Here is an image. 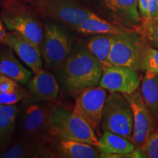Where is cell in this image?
I'll return each mask as SVG.
<instances>
[{"instance_id":"obj_1","label":"cell","mask_w":158,"mask_h":158,"mask_svg":"<svg viewBox=\"0 0 158 158\" xmlns=\"http://www.w3.org/2000/svg\"><path fill=\"white\" fill-rule=\"evenodd\" d=\"M103 68L87 48L78 44L73 47L64 63L63 78L72 93L94 87L100 82Z\"/></svg>"},{"instance_id":"obj_2","label":"cell","mask_w":158,"mask_h":158,"mask_svg":"<svg viewBox=\"0 0 158 158\" xmlns=\"http://www.w3.org/2000/svg\"><path fill=\"white\" fill-rule=\"evenodd\" d=\"M48 133L51 138L68 139L89 143L98 147L99 140L93 128L75 110L54 106L48 122Z\"/></svg>"},{"instance_id":"obj_3","label":"cell","mask_w":158,"mask_h":158,"mask_svg":"<svg viewBox=\"0 0 158 158\" xmlns=\"http://www.w3.org/2000/svg\"><path fill=\"white\" fill-rule=\"evenodd\" d=\"M102 129L130 139L133 132V115L124 94L110 92L106 98L102 118Z\"/></svg>"},{"instance_id":"obj_4","label":"cell","mask_w":158,"mask_h":158,"mask_svg":"<svg viewBox=\"0 0 158 158\" xmlns=\"http://www.w3.org/2000/svg\"><path fill=\"white\" fill-rule=\"evenodd\" d=\"M45 15L59 20L69 27L78 26L94 13L76 0H29Z\"/></svg>"},{"instance_id":"obj_5","label":"cell","mask_w":158,"mask_h":158,"mask_svg":"<svg viewBox=\"0 0 158 158\" xmlns=\"http://www.w3.org/2000/svg\"><path fill=\"white\" fill-rule=\"evenodd\" d=\"M143 43V39L135 30L116 35L109 54L110 64L139 70Z\"/></svg>"},{"instance_id":"obj_6","label":"cell","mask_w":158,"mask_h":158,"mask_svg":"<svg viewBox=\"0 0 158 158\" xmlns=\"http://www.w3.org/2000/svg\"><path fill=\"white\" fill-rule=\"evenodd\" d=\"M7 28L15 31L40 46L43 40V30L40 23L33 14L17 4H10L2 14Z\"/></svg>"},{"instance_id":"obj_7","label":"cell","mask_w":158,"mask_h":158,"mask_svg":"<svg viewBox=\"0 0 158 158\" xmlns=\"http://www.w3.org/2000/svg\"><path fill=\"white\" fill-rule=\"evenodd\" d=\"M107 94L104 88L94 86L79 92L75 101L74 110L99 133Z\"/></svg>"},{"instance_id":"obj_8","label":"cell","mask_w":158,"mask_h":158,"mask_svg":"<svg viewBox=\"0 0 158 158\" xmlns=\"http://www.w3.org/2000/svg\"><path fill=\"white\" fill-rule=\"evenodd\" d=\"M123 94L130 103L133 115V132L130 141L139 148L152 133L157 122L139 91L130 94Z\"/></svg>"},{"instance_id":"obj_9","label":"cell","mask_w":158,"mask_h":158,"mask_svg":"<svg viewBox=\"0 0 158 158\" xmlns=\"http://www.w3.org/2000/svg\"><path fill=\"white\" fill-rule=\"evenodd\" d=\"M71 49L70 40L62 29L52 23L45 26L42 53L47 64L59 68L64 63Z\"/></svg>"},{"instance_id":"obj_10","label":"cell","mask_w":158,"mask_h":158,"mask_svg":"<svg viewBox=\"0 0 158 158\" xmlns=\"http://www.w3.org/2000/svg\"><path fill=\"white\" fill-rule=\"evenodd\" d=\"M54 105L47 103L32 104L23 112L21 119L23 137L35 138L44 141H50L48 122L51 109Z\"/></svg>"},{"instance_id":"obj_11","label":"cell","mask_w":158,"mask_h":158,"mask_svg":"<svg viewBox=\"0 0 158 158\" xmlns=\"http://www.w3.org/2000/svg\"><path fill=\"white\" fill-rule=\"evenodd\" d=\"M141 79L135 69L114 66L103 71L99 85L110 92L130 94L139 88Z\"/></svg>"},{"instance_id":"obj_12","label":"cell","mask_w":158,"mask_h":158,"mask_svg":"<svg viewBox=\"0 0 158 158\" xmlns=\"http://www.w3.org/2000/svg\"><path fill=\"white\" fill-rule=\"evenodd\" d=\"M4 43L15 51L35 74L42 70L40 49L39 45L33 41L11 31V32L7 33Z\"/></svg>"},{"instance_id":"obj_13","label":"cell","mask_w":158,"mask_h":158,"mask_svg":"<svg viewBox=\"0 0 158 158\" xmlns=\"http://www.w3.org/2000/svg\"><path fill=\"white\" fill-rule=\"evenodd\" d=\"M100 157H139L140 152L129 138L117 134L104 132L97 147Z\"/></svg>"},{"instance_id":"obj_14","label":"cell","mask_w":158,"mask_h":158,"mask_svg":"<svg viewBox=\"0 0 158 158\" xmlns=\"http://www.w3.org/2000/svg\"><path fill=\"white\" fill-rule=\"evenodd\" d=\"M46 141L35 138L22 137L19 142L6 150L0 157L4 158L50 157L55 153L45 147Z\"/></svg>"},{"instance_id":"obj_15","label":"cell","mask_w":158,"mask_h":158,"mask_svg":"<svg viewBox=\"0 0 158 158\" xmlns=\"http://www.w3.org/2000/svg\"><path fill=\"white\" fill-rule=\"evenodd\" d=\"M28 89L34 98L40 101H53L57 98L59 93V86L56 78L43 69L35 73L28 82Z\"/></svg>"},{"instance_id":"obj_16","label":"cell","mask_w":158,"mask_h":158,"mask_svg":"<svg viewBox=\"0 0 158 158\" xmlns=\"http://www.w3.org/2000/svg\"><path fill=\"white\" fill-rule=\"evenodd\" d=\"M104 4L118 23L133 29L141 23L138 0H104Z\"/></svg>"},{"instance_id":"obj_17","label":"cell","mask_w":158,"mask_h":158,"mask_svg":"<svg viewBox=\"0 0 158 158\" xmlns=\"http://www.w3.org/2000/svg\"><path fill=\"white\" fill-rule=\"evenodd\" d=\"M0 73L21 84H27L31 77V71L19 62L10 47L2 49L0 52Z\"/></svg>"},{"instance_id":"obj_18","label":"cell","mask_w":158,"mask_h":158,"mask_svg":"<svg viewBox=\"0 0 158 158\" xmlns=\"http://www.w3.org/2000/svg\"><path fill=\"white\" fill-rule=\"evenodd\" d=\"M56 144V156L65 158L100 157L98 148L84 142L68 139H59Z\"/></svg>"},{"instance_id":"obj_19","label":"cell","mask_w":158,"mask_h":158,"mask_svg":"<svg viewBox=\"0 0 158 158\" xmlns=\"http://www.w3.org/2000/svg\"><path fill=\"white\" fill-rule=\"evenodd\" d=\"M77 30L81 34L89 35H120L134 31L133 29L126 28L114 23H110L94 14L79 24Z\"/></svg>"},{"instance_id":"obj_20","label":"cell","mask_w":158,"mask_h":158,"mask_svg":"<svg viewBox=\"0 0 158 158\" xmlns=\"http://www.w3.org/2000/svg\"><path fill=\"white\" fill-rule=\"evenodd\" d=\"M19 109L14 106L0 104V149L5 150L10 145L15 129Z\"/></svg>"},{"instance_id":"obj_21","label":"cell","mask_w":158,"mask_h":158,"mask_svg":"<svg viewBox=\"0 0 158 158\" xmlns=\"http://www.w3.org/2000/svg\"><path fill=\"white\" fill-rule=\"evenodd\" d=\"M140 92L144 102L158 122V74L145 71L141 79Z\"/></svg>"},{"instance_id":"obj_22","label":"cell","mask_w":158,"mask_h":158,"mask_svg":"<svg viewBox=\"0 0 158 158\" xmlns=\"http://www.w3.org/2000/svg\"><path fill=\"white\" fill-rule=\"evenodd\" d=\"M116 35H98L92 37L87 44V48L95 56L103 70L112 66L109 61V54Z\"/></svg>"},{"instance_id":"obj_23","label":"cell","mask_w":158,"mask_h":158,"mask_svg":"<svg viewBox=\"0 0 158 158\" xmlns=\"http://www.w3.org/2000/svg\"><path fill=\"white\" fill-rule=\"evenodd\" d=\"M134 30L146 43L158 49V19H142L141 23Z\"/></svg>"},{"instance_id":"obj_24","label":"cell","mask_w":158,"mask_h":158,"mask_svg":"<svg viewBox=\"0 0 158 158\" xmlns=\"http://www.w3.org/2000/svg\"><path fill=\"white\" fill-rule=\"evenodd\" d=\"M139 70H151L158 74V50L144 41L140 59Z\"/></svg>"},{"instance_id":"obj_25","label":"cell","mask_w":158,"mask_h":158,"mask_svg":"<svg viewBox=\"0 0 158 158\" xmlns=\"http://www.w3.org/2000/svg\"><path fill=\"white\" fill-rule=\"evenodd\" d=\"M145 157L158 158V122L152 133L139 147Z\"/></svg>"},{"instance_id":"obj_26","label":"cell","mask_w":158,"mask_h":158,"mask_svg":"<svg viewBox=\"0 0 158 158\" xmlns=\"http://www.w3.org/2000/svg\"><path fill=\"white\" fill-rule=\"evenodd\" d=\"M142 19H158V0H138Z\"/></svg>"},{"instance_id":"obj_27","label":"cell","mask_w":158,"mask_h":158,"mask_svg":"<svg viewBox=\"0 0 158 158\" xmlns=\"http://www.w3.org/2000/svg\"><path fill=\"white\" fill-rule=\"evenodd\" d=\"M28 93L26 90L18 86L13 92L9 93H0V104L5 106H13L23 99L27 98Z\"/></svg>"},{"instance_id":"obj_28","label":"cell","mask_w":158,"mask_h":158,"mask_svg":"<svg viewBox=\"0 0 158 158\" xmlns=\"http://www.w3.org/2000/svg\"><path fill=\"white\" fill-rule=\"evenodd\" d=\"M19 86V85H18L15 81L7 77V78L2 84L0 88V93H9L14 91Z\"/></svg>"},{"instance_id":"obj_29","label":"cell","mask_w":158,"mask_h":158,"mask_svg":"<svg viewBox=\"0 0 158 158\" xmlns=\"http://www.w3.org/2000/svg\"><path fill=\"white\" fill-rule=\"evenodd\" d=\"M6 36H7V32H6L5 27H4L2 20L0 18V43H5Z\"/></svg>"},{"instance_id":"obj_30","label":"cell","mask_w":158,"mask_h":158,"mask_svg":"<svg viewBox=\"0 0 158 158\" xmlns=\"http://www.w3.org/2000/svg\"><path fill=\"white\" fill-rule=\"evenodd\" d=\"M7 78V76H5V75L0 73V88H1L2 84H3V82L5 81Z\"/></svg>"}]
</instances>
